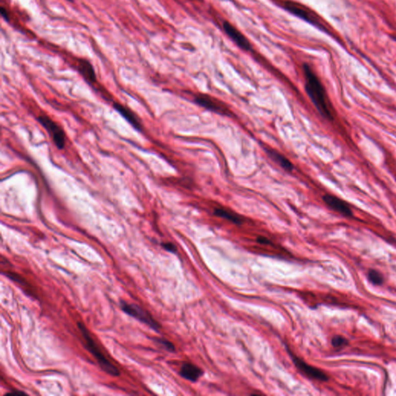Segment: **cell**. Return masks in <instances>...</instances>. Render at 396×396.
I'll return each instance as SVG.
<instances>
[{"mask_svg":"<svg viewBox=\"0 0 396 396\" xmlns=\"http://www.w3.org/2000/svg\"><path fill=\"white\" fill-rule=\"evenodd\" d=\"M194 101L197 105L203 108H206L208 110L215 112L218 114H223L227 115L228 112L223 106L218 103V101H215L213 98H211L207 94H198L194 98Z\"/></svg>","mask_w":396,"mask_h":396,"instance_id":"9","label":"cell"},{"mask_svg":"<svg viewBox=\"0 0 396 396\" xmlns=\"http://www.w3.org/2000/svg\"><path fill=\"white\" fill-rule=\"evenodd\" d=\"M368 278L371 283L374 285H382L384 283V277L381 274L379 271L375 269H370L368 271Z\"/></svg>","mask_w":396,"mask_h":396,"instance_id":"15","label":"cell"},{"mask_svg":"<svg viewBox=\"0 0 396 396\" xmlns=\"http://www.w3.org/2000/svg\"><path fill=\"white\" fill-rule=\"evenodd\" d=\"M161 245H162V248H164L165 250L169 251V252H171V253H176V251H177V248H176V247L175 246V244H173V243H162Z\"/></svg>","mask_w":396,"mask_h":396,"instance_id":"18","label":"cell"},{"mask_svg":"<svg viewBox=\"0 0 396 396\" xmlns=\"http://www.w3.org/2000/svg\"><path fill=\"white\" fill-rule=\"evenodd\" d=\"M1 16L5 19V21L9 22V12H8L6 9H5L4 7H1Z\"/></svg>","mask_w":396,"mask_h":396,"instance_id":"20","label":"cell"},{"mask_svg":"<svg viewBox=\"0 0 396 396\" xmlns=\"http://www.w3.org/2000/svg\"><path fill=\"white\" fill-rule=\"evenodd\" d=\"M28 396V395L26 394V393H24V392H22V391L12 392V393H7V394L5 395V396Z\"/></svg>","mask_w":396,"mask_h":396,"instance_id":"21","label":"cell"},{"mask_svg":"<svg viewBox=\"0 0 396 396\" xmlns=\"http://www.w3.org/2000/svg\"><path fill=\"white\" fill-rule=\"evenodd\" d=\"M323 201L330 209L345 218H352L354 215L352 208L350 206V204L337 196L333 194H325L323 197Z\"/></svg>","mask_w":396,"mask_h":396,"instance_id":"7","label":"cell"},{"mask_svg":"<svg viewBox=\"0 0 396 396\" xmlns=\"http://www.w3.org/2000/svg\"><path fill=\"white\" fill-rule=\"evenodd\" d=\"M214 215L218 218H224L225 220L229 221V222L238 225H242L244 222L242 217L235 212H232V211L225 209V208H215L214 211Z\"/></svg>","mask_w":396,"mask_h":396,"instance_id":"14","label":"cell"},{"mask_svg":"<svg viewBox=\"0 0 396 396\" xmlns=\"http://www.w3.org/2000/svg\"><path fill=\"white\" fill-rule=\"evenodd\" d=\"M154 340H155L156 342L158 343L159 345L162 346V347H164L166 351H170V352H174L175 350H176L173 343L170 342L169 340H166V339L157 338V337H156Z\"/></svg>","mask_w":396,"mask_h":396,"instance_id":"17","label":"cell"},{"mask_svg":"<svg viewBox=\"0 0 396 396\" xmlns=\"http://www.w3.org/2000/svg\"><path fill=\"white\" fill-rule=\"evenodd\" d=\"M78 326H79V330H80V333H82L83 337L85 340L87 349L95 358L101 369L104 372H106L107 374H108V375H112V376H115V377L119 376L120 372H119V369L115 365H112L110 361L105 358L103 353L101 352L94 339L91 337V333L88 331L87 327L80 322L78 323Z\"/></svg>","mask_w":396,"mask_h":396,"instance_id":"2","label":"cell"},{"mask_svg":"<svg viewBox=\"0 0 396 396\" xmlns=\"http://www.w3.org/2000/svg\"><path fill=\"white\" fill-rule=\"evenodd\" d=\"M68 1H70V2H72V0H68Z\"/></svg>","mask_w":396,"mask_h":396,"instance_id":"22","label":"cell"},{"mask_svg":"<svg viewBox=\"0 0 396 396\" xmlns=\"http://www.w3.org/2000/svg\"><path fill=\"white\" fill-rule=\"evenodd\" d=\"M223 29L225 33L232 39V41L236 45L238 46L241 49L246 51L251 49V44L248 39L244 37L242 33L233 25L231 24L228 21H225L223 23Z\"/></svg>","mask_w":396,"mask_h":396,"instance_id":"8","label":"cell"},{"mask_svg":"<svg viewBox=\"0 0 396 396\" xmlns=\"http://www.w3.org/2000/svg\"><path fill=\"white\" fill-rule=\"evenodd\" d=\"M202 369L191 363H184L180 368V375L182 378L190 382H197L203 375Z\"/></svg>","mask_w":396,"mask_h":396,"instance_id":"10","label":"cell"},{"mask_svg":"<svg viewBox=\"0 0 396 396\" xmlns=\"http://www.w3.org/2000/svg\"><path fill=\"white\" fill-rule=\"evenodd\" d=\"M79 70L80 75L89 82L94 83L96 81V75L94 68L89 61L87 60L80 59L79 61Z\"/></svg>","mask_w":396,"mask_h":396,"instance_id":"13","label":"cell"},{"mask_svg":"<svg viewBox=\"0 0 396 396\" xmlns=\"http://www.w3.org/2000/svg\"><path fill=\"white\" fill-rule=\"evenodd\" d=\"M120 307L123 312L132 317L138 319L141 323H145L155 331L158 332L160 329V325L154 319L152 315L140 306L135 304H129L125 300H122L120 302Z\"/></svg>","mask_w":396,"mask_h":396,"instance_id":"3","label":"cell"},{"mask_svg":"<svg viewBox=\"0 0 396 396\" xmlns=\"http://www.w3.org/2000/svg\"><path fill=\"white\" fill-rule=\"evenodd\" d=\"M257 242L260 243L262 244H270L271 241L266 237L264 236H258L256 239Z\"/></svg>","mask_w":396,"mask_h":396,"instance_id":"19","label":"cell"},{"mask_svg":"<svg viewBox=\"0 0 396 396\" xmlns=\"http://www.w3.org/2000/svg\"><path fill=\"white\" fill-rule=\"evenodd\" d=\"M113 106L114 108H115V110L119 112V113L133 126V127L136 128V129H138V130L141 129L142 125L141 123H140V120H139L137 116H136L130 109L126 108L124 105L117 103V102H116V103H114Z\"/></svg>","mask_w":396,"mask_h":396,"instance_id":"12","label":"cell"},{"mask_svg":"<svg viewBox=\"0 0 396 396\" xmlns=\"http://www.w3.org/2000/svg\"><path fill=\"white\" fill-rule=\"evenodd\" d=\"M288 352L295 366L309 379L320 381V382H327L329 380L328 375H326L323 371L307 364L304 360L293 354L292 351H290V349H288Z\"/></svg>","mask_w":396,"mask_h":396,"instance_id":"5","label":"cell"},{"mask_svg":"<svg viewBox=\"0 0 396 396\" xmlns=\"http://www.w3.org/2000/svg\"><path fill=\"white\" fill-rule=\"evenodd\" d=\"M283 7L297 17L304 19L307 23L317 26L319 28L323 29V26L319 22L317 15L305 5L299 3V2H293V1H286Z\"/></svg>","mask_w":396,"mask_h":396,"instance_id":"4","label":"cell"},{"mask_svg":"<svg viewBox=\"0 0 396 396\" xmlns=\"http://www.w3.org/2000/svg\"><path fill=\"white\" fill-rule=\"evenodd\" d=\"M303 68L306 80V92L319 115L326 120L333 121L334 119L333 108L323 84L310 65L304 64Z\"/></svg>","mask_w":396,"mask_h":396,"instance_id":"1","label":"cell"},{"mask_svg":"<svg viewBox=\"0 0 396 396\" xmlns=\"http://www.w3.org/2000/svg\"><path fill=\"white\" fill-rule=\"evenodd\" d=\"M348 340L341 335H336L332 338L331 344L335 348H342L348 344Z\"/></svg>","mask_w":396,"mask_h":396,"instance_id":"16","label":"cell"},{"mask_svg":"<svg viewBox=\"0 0 396 396\" xmlns=\"http://www.w3.org/2000/svg\"><path fill=\"white\" fill-rule=\"evenodd\" d=\"M38 121L40 124L51 133L56 147L60 150H62L65 145V134L63 129H61L51 118L47 117L46 115L38 117Z\"/></svg>","mask_w":396,"mask_h":396,"instance_id":"6","label":"cell"},{"mask_svg":"<svg viewBox=\"0 0 396 396\" xmlns=\"http://www.w3.org/2000/svg\"><path fill=\"white\" fill-rule=\"evenodd\" d=\"M266 153H267L269 157H270V159H272L278 165L281 166L286 171H293V169H294V166H293L291 161L288 158H286L284 155L278 152L276 150H271V149L266 150Z\"/></svg>","mask_w":396,"mask_h":396,"instance_id":"11","label":"cell"}]
</instances>
